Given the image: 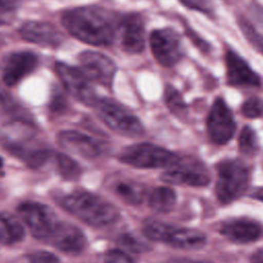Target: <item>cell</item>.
Wrapping results in <instances>:
<instances>
[{
  "mask_svg": "<svg viewBox=\"0 0 263 263\" xmlns=\"http://www.w3.org/2000/svg\"><path fill=\"white\" fill-rule=\"evenodd\" d=\"M62 23L72 36L96 46L111 44L118 26L115 15L99 6H81L68 10L64 13Z\"/></svg>",
  "mask_w": 263,
  "mask_h": 263,
  "instance_id": "cell-1",
  "label": "cell"
},
{
  "mask_svg": "<svg viewBox=\"0 0 263 263\" xmlns=\"http://www.w3.org/2000/svg\"><path fill=\"white\" fill-rule=\"evenodd\" d=\"M61 205L82 222L93 227L115 223L120 214L116 206L103 197L85 190H76L63 196Z\"/></svg>",
  "mask_w": 263,
  "mask_h": 263,
  "instance_id": "cell-2",
  "label": "cell"
},
{
  "mask_svg": "<svg viewBox=\"0 0 263 263\" xmlns=\"http://www.w3.org/2000/svg\"><path fill=\"white\" fill-rule=\"evenodd\" d=\"M144 234L155 241L183 250H196L206 242L205 235L192 228L171 225L159 220H149L143 226Z\"/></svg>",
  "mask_w": 263,
  "mask_h": 263,
  "instance_id": "cell-3",
  "label": "cell"
},
{
  "mask_svg": "<svg viewBox=\"0 0 263 263\" xmlns=\"http://www.w3.org/2000/svg\"><path fill=\"white\" fill-rule=\"evenodd\" d=\"M216 195L222 203H230L240 197L248 188L250 173L239 159H224L218 166Z\"/></svg>",
  "mask_w": 263,
  "mask_h": 263,
  "instance_id": "cell-4",
  "label": "cell"
},
{
  "mask_svg": "<svg viewBox=\"0 0 263 263\" xmlns=\"http://www.w3.org/2000/svg\"><path fill=\"white\" fill-rule=\"evenodd\" d=\"M119 160L138 168H158L171 166L178 157L163 147L151 143H139L125 147L119 154Z\"/></svg>",
  "mask_w": 263,
  "mask_h": 263,
  "instance_id": "cell-5",
  "label": "cell"
},
{
  "mask_svg": "<svg viewBox=\"0 0 263 263\" xmlns=\"http://www.w3.org/2000/svg\"><path fill=\"white\" fill-rule=\"evenodd\" d=\"M96 107L100 118L115 133L124 137H139L144 133L139 118L113 100H98Z\"/></svg>",
  "mask_w": 263,
  "mask_h": 263,
  "instance_id": "cell-6",
  "label": "cell"
},
{
  "mask_svg": "<svg viewBox=\"0 0 263 263\" xmlns=\"http://www.w3.org/2000/svg\"><path fill=\"white\" fill-rule=\"evenodd\" d=\"M17 212L35 238L42 240L50 238L59 221L47 205L35 201H26L18 205Z\"/></svg>",
  "mask_w": 263,
  "mask_h": 263,
  "instance_id": "cell-7",
  "label": "cell"
},
{
  "mask_svg": "<svg viewBox=\"0 0 263 263\" xmlns=\"http://www.w3.org/2000/svg\"><path fill=\"white\" fill-rule=\"evenodd\" d=\"M161 180L170 184L201 187L209 184L211 177L201 161L194 158H178L163 172Z\"/></svg>",
  "mask_w": 263,
  "mask_h": 263,
  "instance_id": "cell-8",
  "label": "cell"
},
{
  "mask_svg": "<svg viewBox=\"0 0 263 263\" xmlns=\"http://www.w3.org/2000/svg\"><path fill=\"white\" fill-rule=\"evenodd\" d=\"M206 127L211 141L218 145L228 143L236 129L233 114L222 98H217L208 115Z\"/></svg>",
  "mask_w": 263,
  "mask_h": 263,
  "instance_id": "cell-9",
  "label": "cell"
},
{
  "mask_svg": "<svg viewBox=\"0 0 263 263\" xmlns=\"http://www.w3.org/2000/svg\"><path fill=\"white\" fill-rule=\"evenodd\" d=\"M150 46L155 60L163 67L176 65L183 55L181 39L171 28L156 29L150 34Z\"/></svg>",
  "mask_w": 263,
  "mask_h": 263,
  "instance_id": "cell-10",
  "label": "cell"
},
{
  "mask_svg": "<svg viewBox=\"0 0 263 263\" xmlns=\"http://www.w3.org/2000/svg\"><path fill=\"white\" fill-rule=\"evenodd\" d=\"M55 72L72 97L85 105H96L98 102L96 91L88 77L81 70L64 63H57Z\"/></svg>",
  "mask_w": 263,
  "mask_h": 263,
  "instance_id": "cell-11",
  "label": "cell"
},
{
  "mask_svg": "<svg viewBox=\"0 0 263 263\" xmlns=\"http://www.w3.org/2000/svg\"><path fill=\"white\" fill-rule=\"evenodd\" d=\"M78 61L81 66V71L88 77L105 87H111L117 71L115 63L107 55L85 50L78 55Z\"/></svg>",
  "mask_w": 263,
  "mask_h": 263,
  "instance_id": "cell-12",
  "label": "cell"
},
{
  "mask_svg": "<svg viewBox=\"0 0 263 263\" xmlns=\"http://www.w3.org/2000/svg\"><path fill=\"white\" fill-rule=\"evenodd\" d=\"M38 62L37 55L29 51H20L9 54L3 65V82L7 86L15 85L36 69Z\"/></svg>",
  "mask_w": 263,
  "mask_h": 263,
  "instance_id": "cell-13",
  "label": "cell"
},
{
  "mask_svg": "<svg viewBox=\"0 0 263 263\" xmlns=\"http://www.w3.org/2000/svg\"><path fill=\"white\" fill-rule=\"evenodd\" d=\"M48 241L60 251L72 255L80 254L86 246V237L75 225L58 222Z\"/></svg>",
  "mask_w": 263,
  "mask_h": 263,
  "instance_id": "cell-14",
  "label": "cell"
},
{
  "mask_svg": "<svg viewBox=\"0 0 263 263\" xmlns=\"http://www.w3.org/2000/svg\"><path fill=\"white\" fill-rule=\"evenodd\" d=\"M227 82L232 86L256 87L260 85L259 76L248 63L235 51L228 49L225 53Z\"/></svg>",
  "mask_w": 263,
  "mask_h": 263,
  "instance_id": "cell-15",
  "label": "cell"
},
{
  "mask_svg": "<svg viewBox=\"0 0 263 263\" xmlns=\"http://www.w3.org/2000/svg\"><path fill=\"white\" fill-rule=\"evenodd\" d=\"M20 33L25 40L47 47H58L64 40L62 32L48 22H28L22 26Z\"/></svg>",
  "mask_w": 263,
  "mask_h": 263,
  "instance_id": "cell-16",
  "label": "cell"
},
{
  "mask_svg": "<svg viewBox=\"0 0 263 263\" xmlns=\"http://www.w3.org/2000/svg\"><path fill=\"white\" fill-rule=\"evenodd\" d=\"M262 228L253 220L239 218L223 223L220 233L227 239L236 243H249L258 239Z\"/></svg>",
  "mask_w": 263,
  "mask_h": 263,
  "instance_id": "cell-17",
  "label": "cell"
},
{
  "mask_svg": "<svg viewBox=\"0 0 263 263\" xmlns=\"http://www.w3.org/2000/svg\"><path fill=\"white\" fill-rule=\"evenodd\" d=\"M121 45L128 53H140L144 49V23L140 14L130 13L120 24Z\"/></svg>",
  "mask_w": 263,
  "mask_h": 263,
  "instance_id": "cell-18",
  "label": "cell"
},
{
  "mask_svg": "<svg viewBox=\"0 0 263 263\" xmlns=\"http://www.w3.org/2000/svg\"><path fill=\"white\" fill-rule=\"evenodd\" d=\"M58 142L67 151L79 154L83 157H96L100 154L98 142L76 130H63L58 135Z\"/></svg>",
  "mask_w": 263,
  "mask_h": 263,
  "instance_id": "cell-19",
  "label": "cell"
},
{
  "mask_svg": "<svg viewBox=\"0 0 263 263\" xmlns=\"http://www.w3.org/2000/svg\"><path fill=\"white\" fill-rule=\"evenodd\" d=\"M25 235L21 222L10 214L0 213V243L14 245L20 242Z\"/></svg>",
  "mask_w": 263,
  "mask_h": 263,
  "instance_id": "cell-20",
  "label": "cell"
},
{
  "mask_svg": "<svg viewBox=\"0 0 263 263\" xmlns=\"http://www.w3.org/2000/svg\"><path fill=\"white\" fill-rule=\"evenodd\" d=\"M176 200V192L170 187H156L148 197L149 206L158 213L171 212L175 206Z\"/></svg>",
  "mask_w": 263,
  "mask_h": 263,
  "instance_id": "cell-21",
  "label": "cell"
},
{
  "mask_svg": "<svg viewBox=\"0 0 263 263\" xmlns=\"http://www.w3.org/2000/svg\"><path fill=\"white\" fill-rule=\"evenodd\" d=\"M164 102L168 110L177 117L184 118L187 112L186 104L180 92L172 85H167L164 90Z\"/></svg>",
  "mask_w": 263,
  "mask_h": 263,
  "instance_id": "cell-22",
  "label": "cell"
},
{
  "mask_svg": "<svg viewBox=\"0 0 263 263\" xmlns=\"http://www.w3.org/2000/svg\"><path fill=\"white\" fill-rule=\"evenodd\" d=\"M58 170L60 175L68 181L77 180L81 175V167L79 164L66 154L60 153L57 156Z\"/></svg>",
  "mask_w": 263,
  "mask_h": 263,
  "instance_id": "cell-23",
  "label": "cell"
},
{
  "mask_svg": "<svg viewBox=\"0 0 263 263\" xmlns=\"http://www.w3.org/2000/svg\"><path fill=\"white\" fill-rule=\"evenodd\" d=\"M238 148L241 153L248 156H253L258 151V138L251 126L246 125L241 129L238 137Z\"/></svg>",
  "mask_w": 263,
  "mask_h": 263,
  "instance_id": "cell-24",
  "label": "cell"
},
{
  "mask_svg": "<svg viewBox=\"0 0 263 263\" xmlns=\"http://www.w3.org/2000/svg\"><path fill=\"white\" fill-rule=\"evenodd\" d=\"M115 192L122 200L130 204L140 203L142 200V191L128 182H119L115 186Z\"/></svg>",
  "mask_w": 263,
  "mask_h": 263,
  "instance_id": "cell-25",
  "label": "cell"
},
{
  "mask_svg": "<svg viewBox=\"0 0 263 263\" xmlns=\"http://www.w3.org/2000/svg\"><path fill=\"white\" fill-rule=\"evenodd\" d=\"M241 32L245 34L246 38L253 44V46L263 54V35L258 33L255 28L243 17L238 21Z\"/></svg>",
  "mask_w": 263,
  "mask_h": 263,
  "instance_id": "cell-26",
  "label": "cell"
},
{
  "mask_svg": "<svg viewBox=\"0 0 263 263\" xmlns=\"http://www.w3.org/2000/svg\"><path fill=\"white\" fill-rule=\"evenodd\" d=\"M242 114L248 118H258L263 116V100L251 97L241 106Z\"/></svg>",
  "mask_w": 263,
  "mask_h": 263,
  "instance_id": "cell-27",
  "label": "cell"
},
{
  "mask_svg": "<svg viewBox=\"0 0 263 263\" xmlns=\"http://www.w3.org/2000/svg\"><path fill=\"white\" fill-rule=\"evenodd\" d=\"M20 0H0V24L9 23L17 9Z\"/></svg>",
  "mask_w": 263,
  "mask_h": 263,
  "instance_id": "cell-28",
  "label": "cell"
},
{
  "mask_svg": "<svg viewBox=\"0 0 263 263\" xmlns=\"http://www.w3.org/2000/svg\"><path fill=\"white\" fill-rule=\"evenodd\" d=\"M29 263H60L59 258L47 251H34L28 255Z\"/></svg>",
  "mask_w": 263,
  "mask_h": 263,
  "instance_id": "cell-29",
  "label": "cell"
},
{
  "mask_svg": "<svg viewBox=\"0 0 263 263\" xmlns=\"http://www.w3.org/2000/svg\"><path fill=\"white\" fill-rule=\"evenodd\" d=\"M185 6L198 10L200 12L212 14L214 12V4L212 0H180Z\"/></svg>",
  "mask_w": 263,
  "mask_h": 263,
  "instance_id": "cell-30",
  "label": "cell"
},
{
  "mask_svg": "<svg viewBox=\"0 0 263 263\" xmlns=\"http://www.w3.org/2000/svg\"><path fill=\"white\" fill-rule=\"evenodd\" d=\"M104 263H134L133 259L120 250H110L107 252Z\"/></svg>",
  "mask_w": 263,
  "mask_h": 263,
  "instance_id": "cell-31",
  "label": "cell"
},
{
  "mask_svg": "<svg viewBox=\"0 0 263 263\" xmlns=\"http://www.w3.org/2000/svg\"><path fill=\"white\" fill-rule=\"evenodd\" d=\"M119 242L121 246L124 248L133 251V252H144L145 251V245L142 243L139 239L136 237L129 235V234H124L119 238Z\"/></svg>",
  "mask_w": 263,
  "mask_h": 263,
  "instance_id": "cell-32",
  "label": "cell"
},
{
  "mask_svg": "<svg viewBox=\"0 0 263 263\" xmlns=\"http://www.w3.org/2000/svg\"><path fill=\"white\" fill-rule=\"evenodd\" d=\"M167 263H210V262L192 260V259H188V258H174V259L170 260Z\"/></svg>",
  "mask_w": 263,
  "mask_h": 263,
  "instance_id": "cell-33",
  "label": "cell"
},
{
  "mask_svg": "<svg viewBox=\"0 0 263 263\" xmlns=\"http://www.w3.org/2000/svg\"><path fill=\"white\" fill-rule=\"evenodd\" d=\"M251 263H263V248L257 250L252 258H251Z\"/></svg>",
  "mask_w": 263,
  "mask_h": 263,
  "instance_id": "cell-34",
  "label": "cell"
},
{
  "mask_svg": "<svg viewBox=\"0 0 263 263\" xmlns=\"http://www.w3.org/2000/svg\"><path fill=\"white\" fill-rule=\"evenodd\" d=\"M252 196H253V198H256V199H259V200L263 201V187L257 188V189L252 193Z\"/></svg>",
  "mask_w": 263,
  "mask_h": 263,
  "instance_id": "cell-35",
  "label": "cell"
},
{
  "mask_svg": "<svg viewBox=\"0 0 263 263\" xmlns=\"http://www.w3.org/2000/svg\"><path fill=\"white\" fill-rule=\"evenodd\" d=\"M3 166V159L0 157V168Z\"/></svg>",
  "mask_w": 263,
  "mask_h": 263,
  "instance_id": "cell-36",
  "label": "cell"
}]
</instances>
